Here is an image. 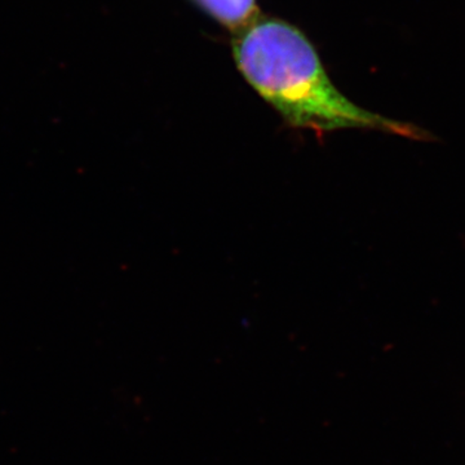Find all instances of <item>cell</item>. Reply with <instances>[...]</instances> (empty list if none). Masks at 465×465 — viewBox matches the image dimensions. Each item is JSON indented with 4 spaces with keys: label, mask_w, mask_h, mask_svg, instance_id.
Listing matches in <instances>:
<instances>
[{
    "label": "cell",
    "mask_w": 465,
    "mask_h": 465,
    "mask_svg": "<svg viewBox=\"0 0 465 465\" xmlns=\"http://www.w3.org/2000/svg\"><path fill=\"white\" fill-rule=\"evenodd\" d=\"M216 20L231 29H243L255 20L256 0H197Z\"/></svg>",
    "instance_id": "7a4b0ae2"
},
{
    "label": "cell",
    "mask_w": 465,
    "mask_h": 465,
    "mask_svg": "<svg viewBox=\"0 0 465 465\" xmlns=\"http://www.w3.org/2000/svg\"><path fill=\"white\" fill-rule=\"evenodd\" d=\"M242 75L287 124L317 134L372 128L415 136L411 125L367 112L330 81L313 45L295 27L278 20L250 24L232 42Z\"/></svg>",
    "instance_id": "6da1fadb"
}]
</instances>
